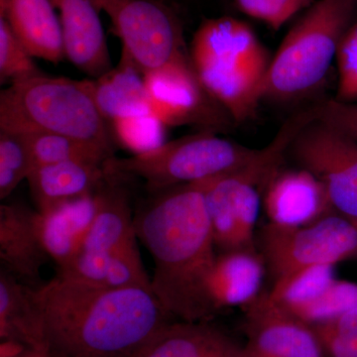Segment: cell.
Returning <instances> with one entry per match:
<instances>
[{"mask_svg":"<svg viewBox=\"0 0 357 357\" xmlns=\"http://www.w3.org/2000/svg\"><path fill=\"white\" fill-rule=\"evenodd\" d=\"M8 22L0 18V81L11 84L43 74Z\"/></svg>","mask_w":357,"mask_h":357,"instance_id":"obj_29","label":"cell"},{"mask_svg":"<svg viewBox=\"0 0 357 357\" xmlns=\"http://www.w3.org/2000/svg\"><path fill=\"white\" fill-rule=\"evenodd\" d=\"M265 262L256 251H227L215 257L208 280V299L215 312L245 307L260 295Z\"/></svg>","mask_w":357,"mask_h":357,"instance_id":"obj_20","label":"cell"},{"mask_svg":"<svg viewBox=\"0 0 357 357\" xmlns=\"http://www.w3.org/2000/svg\"><path fill=\"white\" fill-rule=\"evenodd\" d=\"M356 18L357 0H319L312 4L272 58L264 100L292 102L319 88Z\"/></svg>","mask_w":357,"mask_h":357,"instance_id":"obj_5","label":"cell"},{"mask_svg":"<svg viewBox=\"0 0 357 357\" xmlns=\"http://www.w3.org/2000/svg\"><path fill=\"white\" fill-rule=\"evenodd\" d=\"M263 204L269 222L282 227H303L335 213L323 183L301 167L277 170L265 187Z\"/></svg>","mask_w":357,"mask_h":357,"instance_id":"obj_13","label":"cell"},{"mask_svg":"<svg viewBox=\"0 0 357 357\" xmlns=\"http://www.w3.org/2000/svg\"><path fill=\"white\" fill-rule=\"evenodd\" d=\"M206 182L155 192L134 215L136 236L153 258L152 291L166 312L180 321H208L215 314L208 294L217 255L204 196Z\"/></svg>","mask_w":357,"mask_h":357,"instance_id":"obj_2","label":"cell"},{"mask_svg":"<svg viewBox=\"0 0 357 357\" xmlns=\"http://www.w3.org/2000/svg\"><path fill=\"white\" fill-rule=\"evenodd\" d=\"M30 294L51 357H132L172 319L149 289L96 288L57 275Z\"/></svg>","mask_w":357,"mask_h":357,"instance_id":"obj_1","label":"cell"},{"mask_svg":"<svg viewBox=\"0 0 357 357\" xmlns=\"http://www.w3.org/2000/svg\"><path fill=\"white\" fill-rule=\"evenodd\" d=\"M100 204V189L36 213L42 245L58 268L81 251Z\"/></svg>","mask_w":357,"mask_h":357,"instance_id":"obj_15","label":"cell"},{"mask_svg":"<svg viewBox=\"0 0 357 357\" xmlns=\"http://www.w3.org/2000/svg\"><path fill=\"white\" fill-rule=\"evenodd\" d=\"M354 307H357V284L335 279L325 292L302 312L299 319L307 325L314 326Z\"/></svg>","mask_w":357,"mask_h":357,"instance_id":"obj_31","label":"cell"},{"mask_svg":"<svg viewBox=\"0 0 357 357\" xmlns=\"http://www.w3.org/2000/svg\"><path fill=\"white\" fill-rule=\"evenodd\" d=\"M0 130L68 136L114 157L107 122L88 79L41 74L11 84L0 93Z\"/></svg>","mask_w":357,"mask_h":357,"instance_id":"obj_4","label":"cell"},{"mask_svg":"<svg viewBox=\"0 0 357 357\" xmlns=\"http://www.w3.org/2000/svg\"><path fill=\"white\" fill-rule=\"evenodd\" d=\"M337 91L335 100L357 102V20L349 27L338 48Z\"/></svg>","mask_w":357,"mask_h":357,"instance_id":"obj_32","label":"cell"},{"mask_svg":"<svg viewBox=\"0 0 357 357\" xmlns=\"http://www.w3.org/2000/svg\"><path fill=\"white\" fill-rule=\"evenodd\" d=\"M189 54L199 83L230 119L243 122L255 114L272 57L250 26L229 16L204 20Z\"/></svg>","mask_w":357,"mask_h":357,"instance_id":"obj_3","label":"cell"},{"mask_svg":"<svg viewBox=\"0 0 357 357\" xmlns=\"http://www.w3.org/2000/svg\"><path fill=\"white\" fill-rule=\"evenodd\" d=\"M53 0H0V18L33 57L53 64L66 57L62 24Z\"/></svg>","mask_w":357,"mask_h":357,"instance_id":"obj_17","label":"cell"},{"mask_svg":"<svg viewBox=\"0 0 357 357\" xmlns=\"http://www.w3.org/2000/svg\"><path fill=\"white\" fill-rule=\"evenodd\" d=\"M109 16L112 31L121 39V58L141 74L189 60L182 22L158 0H91Z\"/></svg>","mask_w":357,"mask_h":357,"instance_id":"obj_8","label":"cell"},{"mask_svg":"<svg viewBox=\"0 0 357 357\" xmlns=\"http://www.w3.org/2000/svg\"><path fill=\"white\" fill-rule=\"evenodd\" d=\"M248 342L244 357H325L312 326L260 294L243 307Z\"/></svg>","mask_w":357,"mask_h":357,"instance_id":"obj_12","label":"cell"},{"mask_svg":"<svg viewBox=\"0 0 357 357\" xmlns=\"http://www.w3.org/2000/svg\"><path fill=\"white\" fill-rule=\"evenodd\" d=\"M28 286L0 271V338L32 347L44 344Z\"/></svg>","mask_w":357,"mask_h":357,"instance_id":"obj_24","label":"cell"},{"mask_svg":"<svg viewBox=\"0 0 357 357\" xmlns=\"http://www.w3.org/2000/svg\"><path fill=\"white\" fill-rule=\"evenodd\" d=\"M62 24L66 57L91 79L112 70L100 11L91 0H53Z\"/></svg>","mask_w":357,"mask_h":357,"instance_id":"obj_14","label":"cell"},{"mask_svg":"<svg viewBox=\"0 0 357 357\" xmlns=\"http://www.w3.org/2000/svg\"><path fill=\"white\" fill-rule=\"evenodd\" d=\"M112 126L119 142L134 154L144 153L165 143L167 126L153 114L121 119Z\"/></svg>","mask_w":357,"mask_h":357,"instance_id":"obj_30","label":"cell"},{"mask_svg":"<svg viewBox=\"0 0 357 357\" xmlns=\"http://www.w3.org/2000/svg\"><path fill=\"white\" fill-rule=\"evenodd\" d=\"M239 11L265 23L271 29H280L296 13L306 7L302 0H234Z\"/></svg>","mask_w":357,"mask_h":357,"instance_id":"obj_33","label":"cell"},{"mask_svg":"<svg viewBox=\"0 0 357 357\" xmlns=\"http://www.w3.org/2000/svg\"><path fill=\"white\" fill-rule=\"evenodd\" d=\"M24 136L33 166L49 165L69 161L105 164L112 156L100 148L73 139L68 136L46 132L20 133ZM33 169V170H34Z\"/></svg>","mask_w":357,"mask_h":357,"instance_id":"obj_26","label":"cell"},{"mask_svg":"<svg viewBox=\"0 0 357 357\" xmlns=\"http://www.w3.org/2000/svg\"><path fill=\"white\" fill-rule=\"evenodd\" d=\"M109 176L100 188V204L81 251H110L137 241L134 215L126 190Z\"/></svg>","mask_w":357,"mask_h":357,"instance_id":"obj_23","label":"cell"},{"mask_svg":"<svg viewBox=\"0 0 357 357\" xmlns=\"http://www.w3.org/2000/svg\"><path fill=\"white\" fill-rule=\"evenodd\" d=\"M37 211L20 204L0 206V260L4 270L20 281L38 280L50 259L40 241Z\"/></svg>","mask_w":357,"mask_h":357,"instance_id":"obj_18","label":"cell"},{"mask_svg":"<svg viewBox=\"0 0 357 357\" xmlns=\"http://www.w3.org/2000/svg\"><path fill=\"white\" fill-rule=\"evenodd\" d=\"M88 82L96 107L107 122L153 114L144 76L123 58L117 67Z\"/></svg>","mask_w":357,"mask_h":357,"instance_id":"obj_22","label":"cell"},{"mask_svg":"<svg viewBox=\"0 0 357 357\" xmlns=\"http://www.w3.org/2000/svg\"><path fill=\"white\" fill-rule=\"evenodd\" d=\"M259 149L218 137L211 131L165 142L128 158L112 157L105 169L114 177H138L152 192L203 182L232 172L255 158Z\"/></svg>","mask_w":357,"mask_h":357,"instance_id":"obj_7","label":"cell"},{"mask_svg":"<svg viewBox=\"0 0 357 357\" xmlns=\"http://www.w3.org/2000/svg\"><path fill=\"white\" fill-rule=\"evenodd\" d=\"M58 276L102 289L144 288L151 278L143 266L137 241L110 251H79Z\"/></svg>","mask_w":357,"mask_h":357,"instance_id":"obj_16","label":"cell"},{"mask_svg":"<svg viewBox=\"0 0 357 357\" xmlns=\"http://www.w3.org/2000/svg\"><path fill=\"white\" fill-rule=\"evenodd\" d=\"M314 110L317 119L330 124L357 141V102H342L333 98L314 107Z\"/></svg>","mask_w":357,"mask_h":357,"instance_id":"obj_34","label":"cell"},{"mask_svg":"<svg viewBox=\"0 0 357 357\" xmlns=\"http://www.w3.org/2000/svg\"><path fill=\"white\" fill-rule=\"evenodd\" d=\"M34 166L29 147L20 133L0 130V199H6Z\"/></svg>","mask_w":357,"mask_h":357,"instance_id":"obj_27","label":"cell"},{"mask_svg":"<svg viewBox=\"0 0 357 357\" xmlns=\"http://www.w3.org/2000/svg\"><path fill=\"white\" fill-rule=\"evenodd\" d=\"M132 357H244L243 345L204 321H170Z\"/></svg>","mask_w":357,"mask_h":357,"instance_id":"obj_19","label":"cell"},{"mask_svg":"<svg viewBox=\"0 0 357 357\" xmlns=\"http://www.w3.org/2000/svg\"><path fill=\"white\" fill-rule=\"evenodd\" d=\"M0 357H51L45 344L28 345L2 342Z\"/></svg>","mask_w":357,"mask_h":357,"instance_id":"obj_35","label":"cell"},{"mask_svg":"<svg viewBox=\"0 0 357 357\" xmlns=\"http://www.w3.org/2000/svg\"><path fill=\"white\" fill-rule=\"evenodd\" d=\"M260 248L275 281L314 265L357 259V223L337 213L303 227L268 222L260 234Z\"/></svg>","mask_w":357,"mask_h":357,"instance_id":"obj_9","label":"cell"},{"mask_svg":"<svg viewBox=\"0 0 357 357\" xmlns=\"http://www.w3.org/2000/svg\"><path fill=\"white\" fill-rule=\"evenodd\" d=\"M302 2L304 3L305 6L307 7L311 4L312 0H302Z\"/></svg>","mask_w":357,"mask_h":357,"instance_id":"obj_36","label":"cell"},{"mask_svg":"<svg viewBox=\"0 0 357 357\" xmlns=\"http://www.w3.org/2000/svg\"><path fill=\"white\" fill-rule=\"evenodd\" d=\"M109 178L105 164L69 161L37 167L27 178L37 211L98 191Z\"/></svg>","mask_w":357,"mask_h":357,"instance_id":"obj_21","label":"cell"},{"mask_svg":"<svg viewBox=\"0 0 357 357\" xmlns=\"http://www.w3.org/2000/svg\"><path fill=\"white\" fill-rule=\"evenodd\" d=\"M325 357H357V307L312 326Z\"/></svg>","mask_w":357,"mask_h":357,"instance_id":"obj_28","label":"cell"},{"mask_svg":"<svg viewBox=\"0 0 357 357\" xmlns=\"http://www.w3.org/2000/svg\"><path fill=\"white\" fill-rule=\"evenodd\" d=\"M333 265L302 268L275 281L270 298L299 319L302 312L335 280Z\"/></svg>","mask_w":357,"mask_h":357,"instance_id":"obj_25","label":"cell"},{"mask_svg":"<svg viewBox=\"0 0 357 357\" xmlns=\"http://www.w3.org/2000/svg\"><path fill=\"white\" fill-rule=\"evenodd\" d=\"M302 112L289 119L274 140L248 164L206 182V210L215 248L227 251H256L255 227L262 190L279 170L284 154L301 129L312 121L314 112Z\"/></svg>","mask_w":357,"mask_h":357,"instance_id":"obj_6","label":"cell"},{"mask_svg":"<svg viewBox=\"0 0 357 357\" xmlns=\"http://www.w3.org/2000/svg\"><path fill=\"white\" fill-rule=\"evenodd\" d=\"M144 81L152 112L167 128L192 124L211 131L229 117L199 83L191 59L148 73Z\"/></svg>","mask_w":357,"mask_h":357,"instance_id":"obj_11","label":"cell"},{"mask_svg":"<svg viewBox=\"0 0 357 357\" xmlns=\"http://www.w3.org/2000/svg\"><path fill=\"white\" fill-rule=\"evenodd\" d=\"M288 151L323 183L333 211L357 223V141L314 119L301 129Z\"/></svg>","mask_w":357,"mask_h":357,"instance_id":"obj_10","label":"cell"}]
</instances>
